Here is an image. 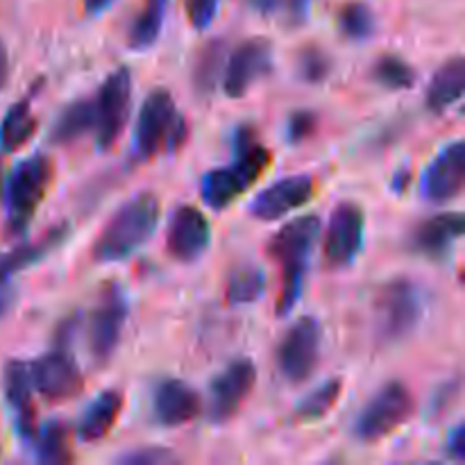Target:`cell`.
<instances>
[{"label":"cell","instance_id":"6da1fadb","mask_svg":"<svg viewBox=\"0 0 465 465\" xmlns=\"http://www.w3.org/2000/svg\"><path fill=\"white\" fill-rule=\"evenodd\" d=\"M272 153L259 141L257 127L245 123L234 132V162L212 168L200 180V198L213 212H223L241 198L271 166Z\"/></svg>","mask_w":465,"mask_h":465},{"label":"cell","instance_id":"7a4b0ae2","mask_svg":"<svg viewBox=\"0 0 465 465\" xmlns=\"http://www.w3.org/2000/svg\"><path fill=\"white\" fill-rule=\"evenodd\" d=\"M318 236H321V218L309 213V216L286 223L266 243L268 257L282 271V291L275 309L277 316H289L298 304Z\"/></svg>","mask_w":465,"mask_h":465},{"label":"cell","instance_id":"3957f363","mask_svg":"<svg viewBox=\"0 0 465 465\" xmlns=\"http://www.w3.org/2000/svg\"><path fill=\"white\" fill-rule=\"evenodd\" d=\"M162 216V203L153 191H143L123 203L91 245V259L116 263L134 254L154 234Z\"/></svg>","mask_w":465,"mask_h":465},{"label":"cell","instance_id":"277c9868","mask_svg":"<svg viewBox=\"0 0 465 465\" xmlns=\"http://www.w3.org/2000/svg\"><path fill=\"white\" fill-rule=\"evenodd\" d=\"M189 125L168 89L145 95L134 127V157L150 162L157 154H173L186 143Z\"/></svg>","mask_w":465,"mask_h":465},{"label":"cell","instance_id":"5b68a950","mask_svg":"<svg viewBox=\"0 0 465 465\" xmlns=\"http://www.w3.org/2000/svg\"><path fill=\"white\" fill-rule=\"evenodd\" d=\"M427 312V293L418 282L395 277L375 295L377 334L381 341H402L420 325Z\"/></svg>","mask_w":465,"mask_h":465},{"label":"cell","instance_id":"8992f818","mask_svg":"<svg viewBox=\"0 0 465 465\" xmlns=\"http://www.w3.org/2000/svg\"><path fill=\"white\" fill-rule=\"evenodd\" d=\"M53 175V162L44 153L23 159L14 168L7 184H5V212H7V230L12 234L25 230L27 223L32 221V216L48 193Z\"/></svg>","mask_w":465,"mask_h":465},{"label":"cell","instance_id":"52a82bcc","mask_svg":"<svg viewBox=\"0 0 465 465\" xmlns=\"http://www.w3.org/2000/svg\"><path fill=\"white\" fill-rule=\"evenodd\" d=\"M416 400L404 381H389L366 402L354 422V436L361 443H377L393 434L413 416Z\"/></svg>","mask_w":465,"mask_h":465},{"label":"cell","instance_id":"ba28073f","mask_svg":"<svg viewBox=\"0 0 465 465\" xmlns=\"http://www.w3.org/2000/svg\"><path fill=\"white\" fill-rule=\"evenodd\" d=\"M132 71L118 66L109 73L94 95L95 107V145L98 150H109L123 134L130 118L132 107Z\"/></svg>","mask_w":465,"mask_h":465},{"label":"cell","instance_id":"9c48e42d","mask_svg":"<svg viewBox=\"0 0 465 465\" xmlns=\"http://www.w3.org/2000/svg\"><path fill=\"white\" fill-rule=\"evenodd\" d=\"M322 327L313 316L300 318L289 327L277 348V368L289 384H304L313 375L321 357Z\"/></svg>","mask_w":465,"mask_h":465},{"label":"cell","instance_id":"30bf717a","mask_svg":"<svg viewBox=\"0 0 465 465\" xmlns=\"http://www.w3.org/2000/svg\"><path fill=\"white\" fill-rule=\"evenodd\" d=\"M127 321V295L121 284L109 282L100 291V300L91 313L89 348L98 363H107L121 343L123 327Z\"/></svg>","mask_w":465,"mask_h":465},{"label":"cell","instance_id":"8fae6325","mask_svg":"<svg viewBox=\"0 0 465 465\" xmlns=\"http://www.w3.org/2000/svg\"><path fill=\"white\" fill-rule=\"evenodd\" d=\"M366 213L357 203H341L331 212L322 241V257L330 268H348L361 254Z\"/></svg>","mask_w":465,"mask_h":465},{"label":"cell","instance_id":"7c38bea8","mask_svg":"<svg viewBox=\"0 0 465 465\" xmlns=\"http://www.w3.org/2000/svg\"><path fill=\"white\" fill-rule=\"evenodd\" d=\"M32 386L36 393L44 395L48 402H64L75 398L84 386L80 366L73 359L68 345H59L50 352H44L35 363H30Z\"/></svg>","mask_w":465,"mask_h":465},{"label":"cell","instance_id":"4fadbf2b","mask_svg":"<svg viewBox=\"0 0 465 465\" xmlns=\"http://www.w3.org/2000/svg\"><path fill=\"white\" fill-rule=\"evenodd\" d=\"M257 384V368L250 359H234L209 386V420L225 425L239 413Z\"/></svg>","mask_w":465,"mask_h":465},{"label":"cell","instance_id":"5bb4252c","mask_svg":"<svg viewBox=\"0 0 465 465\" xmlns=\"http://www.w3.org/2000/svg\"><path fill=\"white\" fill-rule=\"evenodd\" d=\"M225 66V94L230 98H243L262 77L272 71V44L266 36H252L243 41L227 57Z\"/></svg>","mask_w":465,"mask_h":465},{"label":"cell","instance_id":"9a60e30c","mask_svg":"<svg viewBox=\"0 0 465 465\" xmlns=\"http://www.w3.org/2000/svg\"><path fill=\"white\" fill-rule=\"evenodd\" d=\"M465 184V143L452 141L425 168L420 193L431 204H448L461 195Z\"/></svg>","mask_w":465,"mask_h":465},{"label":"cell","instance_id":"2e32d148","mask_svg":"<svg viewBox=\"0 0 465 465\" xmlns=\"http://www.w3.org/2000/svg\"><path fill=\"white\" fill-rule=\"evenodd\" d=\"M209 243H212L209 218L191 204L177 207L166 227L168 254L182 263H193L207 252Z\"/></svg>","mask_w":465,"mask_h":465},{"label":"cell","instance_id":"e0dca14e","mask_svg":"<svg viewBox=\"0 0 465 465\" xmlns=\"http://www.w3.org/2000/svg\"><path fill=\"white\" fill-rule=\"evenodd\" d=\"M313 191H316V180L309 173H298V175L277 180L275 184L266 186L254 195L250 203V216L263 223L280 221L307 204L313 198Z\"/></svg>","mask_w":465,"mask_h":465},{"label":"cell","instance_id":"ac0fdd59","mask_svg":"<svg viewBox=\"0 0 465 465\" xmlns=\"http://www.w3.org/2000/svg\"><path fill=\"white\" fill-rule=\"evenodd\" d=\"M3 389L7 404L14 411V420H16V431L21 436L23 443L30 445L36 436V409H35V386H32L30 377V363L12 361L5 363L3 371Z\"/></svg>","mask_w":465,"mask_h":465},{"label":"cell","instance_id":"d6986e66","mask_svg":"<svg viewBox=\"0 0 465 465\" xmlns=\"http://www.w3.org/2000/svg\"><path fill=\"white\" fill-rule=\"evenodd\" d=\"M203 407L198 391L184 380H163L154 389L153 411L159 425L163 427H182L195 420Z\"/></svg>","mask_w":465,"mask_h":465},{"label":"cell","instance_id":"ffe728a7","mask_svg":"<svg viewBox=\"0 0 465 465\" xmlns=\"http://www.w3.org/2000/svg\"><path fill=\"white\" fill-rule=\"evenodd\" d=\"M465 232V218L463 213L448 212V213H436V216L427 218L416 230L411 232V245L413 252L422 254L430 259H443L452 250Z\"/></svg>","mask_w":465,"mask_h":465},{"label":"cell","instance_id":"44dd1931","mask_svg":"<svg viewBox=\"0 0 465 465\" xmlns=\"http://www.w3.org/2000/svg\"><path fill=\"white\" fill-rule=\"evenodd\" d=\"M123 404H125V395L118 389H107L94 400V402L86 407V411L82 413L80 425H77V436L84 443H95V440H103L109 434L114 425H116L118 416L123 411Z\"/></svg>","mask_w":465,"mask_h":465},{"label":"cell","instance_id":"7402d4cb","mask_svg":"<svg viewBox=\"0 0 465 465\" xmlns=\"http://www.w3.org/2000/svg\"><path fill=\"white\" fill-rule=\"evenodd\" d=\"M68 234L66 223H59V225L50 227L48 232L39 236V239L30 241V243H23L18 248L9 250V252L0 254V280H12L16 272L25 271V268L39 263L45 254L53 252Z\"/></svg>","mask_w":465,"mask_h":465},{"label":"cell","instance_id":"603a6c76","mask_svg":"<svg viewBox=\"0 0 465 465\" xmlns=\"http://www.w3.org/2000/svg\"><path fill=\"white\" fill-rule=\"evenodd\" d=\"M465 91V62L463 57H452L434 73L431 84L427 86V109L434 114L448 112L452 104L463 98Z\"/></svg>","mask_w":465,"mask_h":465},{"label":"cell","instance_id":"cb8c5ba5","mask_svg":"<svg viewBox=\"0 0 465 465\" xmlns=\"http://www.w3.org/2000/svg\"><path fill=\"white\" fill-rule=\"evenodd\" d=\"M95 127V107L94 98H77L68 103L62 112L57 114L50 130V141L57 145L75 143L77 139Z\"/></svg>","mask_w":465,"mask_h":465},{"label":"cell","instance_id":"d4e9b609","mask_svg":"<svg viewBox=\"0 0 465 465\" xmlns=\"http://www.w3.org/2000/svg\"><path fill=\"white\" fill-rule=\"evenodd\" d=\"M168 5H171V0H143L141 12L136 14L130 30H127L130 50L143 53V50L153 48L157 44L159 36H162L163 23H166Z\"/></svg>","mask_w":465,"mask_h":465},{"label":"cell","instance_id":"484cf974","mask_svg":"<svg viewBox=\"0 0 465 465\" xmlns=\"http://www.w3.org/2000/svg\"><path fill=\"white\" fill-rule=\"evenodd\" d=\"M36 132V116L32 114V95H25L5 112L0 121V150L16 153Z\"/></svg>","mask_w":465,"mask_h":465},{"label":"cell","instance_id":"4316f807","mask_svg":"<svg viewBox=\"0 0 465 465\" xmlns=\"http://www.w3.org/2000/svg\"><path fill=\"white\" fill-rule=\"evenodd\" d=\"M227 62V41L225 39H212L203 45V50L198 53L193 64V73H191V80H193L195 94L207 98L216 91L218 80H221L223 71H225Z\"/></svg>","mask_w":465,"mask_h":465},{"label":"cell","instance_id":"83f0119b","mask_svg":"<svg viewBox=\"0 0 465 465\" xmlns=\"http://www.w3.org/2000/svg\"><path fill=\"white\" fill-rule=\"evenodd\" d=\"M32 443H35V454L39 463L64 465L73 461L71 431H68V425H64V422L53 420L44 430H36Z\"/></svg>","mask_w":465,"mask_h":465},{"label":"cell","instance_id":"f1b7e54d","mask_svg":"<svg viewBox=\"0 0 465 465\" xmlns=\"http://www.w3.org/2000/svg\"><path fill=\"white\" fill-rule=\"evenodd\" d=\"M343 393V380H327L318 389H313L302 402L295 407V420L298 422H316L325 418L334 409Z\"/></svg>","mask_w":465,"mask_h":465},{"label":"cell","instance_id":"f546056e","mask_svg":"<svg viewBox=\"0 0 465 465\" xmlns=\"http://www.w3.org/2000/svg\"><path fill=\"white\" fill-rule=\"evenodd\" d=\"M339 30L350 41H368L377 32V18L361 0L345 3L339 9Z\"/></svg>","mask_w":465,"mask_h":465},{"label":"cell","instance_id":"4dcf8cb0","mask_svg":"<svg viewBox=\"0 0 465 465\" xmlns=\"http://www.w3.org/2000/svg\"><path fill=\"white\" fill-rule=\"evenodd\" d=\"M266 289V275L254 266H243L234 271L227 280L225 298L227 302L241 307V304H252L262 298Z\"/></svg>","mask_w":465,"mask_h":465},{"label":"cell","instance_id":"1f68e13d","mask_svg":"<svg viewBox=\"0 0 465 465\" xmlns=\"http://www.w3.org/2000/svg\"><path fill=\"white\" fill-rule=\"evenodd\" d=\"M334 71V59L322 45L307 44L295 54V73L307 84H322Z\"/></svg>","mask_w":465,"mask_h":465},{"label":"cell","instance_id":"d6a6232c","mask_svg":"<svg viewBox=\"0 0 465 465\" xmlns=\"http://www.w3.org/2000/svg\"><path fill=\"white\" fill-rule=\"evenodd\" d=\"M372 77L391 91H404L416 84V71H413V66L409 62H404L402 57H398V54H381L372 64Z\"/></svg>","mask_w":465,"mask_h":465},{"label":"cell","instance_id":"836d02e7","mask_svg":"<svg viewBox=\"0 0 465 465\" xmlns=\"http://www.w3.org/2000/svg\"><path fill=\"white\" fill-rule=\"evenodd\" d=\"M318 114L309 112V109H298L289 116V123H286V139L289 143L298 145L304 143V141L312 139L318 132Z\"/></svg>","mask_w":465,"mask_h":465},{"label":"cell","instance_id":"e575fe53","mask_svg":"<svg viewBox=\"0 0 465 465\" xmlns=\"http://www.w3.org/2000/svg\"><path fill=\"white\" fill-rule=\"evenodd\" d=\"M116 461L125 465H166L175 463L177 457L166 448H136L121 454Z\"/></svg>","mask_w":465,"mask_h":465},{"label":"cell","instance_id":"d590c367","mask_svg":"<svg viewBox=\"0 0 465 465\" xmlns=\"http://www.w3.org/2000/svg\"><path fill=\"white\" fill-rule=\"evenodd\" d=\"M221 0H184L186 18L195 30H207L218 14Z\"/></svg>","mask_w":465,"mask_h":465},{"label":"cell","instance_id":"8d00e7d4","mask_svg":"<svg viewBox=\"0 0 465 465\" xmlns=\"http://www.w3.org/2000/svg\"><path fill=\"white\" fill-rule=\"evenodd\" d=\"M459 393H461V381L454 380L448 381L443 389L436 391V398H434V411L436 413H445L454 402L459 400Z\"/></svg>","mask_w":465,"mask_h":465},{"label":"cell","instance_id":"74e56055","mask_svg":"<svg viewBox=\"0 0 465 465\" xmlns=\"http://www.w3.org/2000/svg\"><path fill=\"white\" fill-rule=\"evenodd\" d=\"M445 452H448L450 459L454 461H463L465 459V425L454 427L448 436V443H445Z\"/></svg>","mask_w":465,"mask_h":465},{"label":"cell","instance_id":"f35d334b","mask_svg":"<svg viewBox=\"0 0 465 465\" xmlns=\"http://www.w3.org/2000/svg\"><path fill=\"white\" fill-rule=\"evenodd\" d=\"M313 0H286V9H289L291 23L300 25V23L307 21L309 9H312Z\"/></svg>","mask_w":465,"mask_h":465},{"label":"cell","instance_id":"ab89813d","mask_svg":"<svg viewBox=\"0 0 465 465\" xmlns=\"http://www.w3.org/2000/svg\"><path fill=\"white\" fill-rule=\"evenodd\" d=\"M14 304V291L9 280H0V316L9 312V307Z\"/></svg>","mask_w":465,"mask_h":465},{"label":"cell","instance_id":"60d3db41","mask_svg":"<svg viewBox=\"0 0 465 465\" xmlns=\"http://www.w3.org/2000/svg\"><path fill=\"white\" fill-rule=\"evenodd\" d=\"M282 3H284V0H248L250 7L257 9L259 14H272V12H277Z\"/></svg>","mask_w":465,"mask_h":465},{"label":"cell","instance_id":"b9f144b4","mask_svg":"<svg viewBox=\"0 0 465 465\" xmlns=\"http://www.w3.org/2000/svg\"><path fill=\"white\" fill-rule=\"evenodd\" d=\"M114 3H116V0H84V12L89 14V16H98L104 9L112 7Z\"/></svg>","mask_w":465,"mask_h":465},{"label":"cell","instance_id":"7bdbcfd3","mask_svg":"<svg viewBox=\"0 0 465 465\" xmlns=\"http://www.w3.org/2000/svg\"><path fill=\"white\" fill-rule=\"evenodd\" d=\"M7 77H9V54H7V48H5V44L0 41V91H3L5 84H7Z\"/></svg>","mask_w":465,"mask_h":465}]
</instances>
